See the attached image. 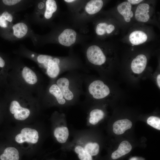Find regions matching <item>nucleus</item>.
<instances>
[{"label":"nucleus","instance_id":"2eb2a0df","mask_svg":"<svg viewBox=\"0 0 160 160\" xmlns=\"http://www.w3.org/2000/svg\"><path fill=\"white\" fill-rule=\"evenodd\" d=\"M132 149V146L128 141H123L119 144L118 149L112 153L111 158L113 159H118L128 153Z\"/></svg>","mask_w":160,"mask_h":160},{"label":"nucleus","instance_id":"f257e3e1","mask_svg":"<svg viewBox=\"0 0 160 160\" xmlns=\"http://www.w3.org/2000/svg\"><path fill=\"white\" fill-rule=\"evenodd\" d=\"M41 81L39 74L32 68L22 65H13L9 72L7 89L40 97L42 92Z\"/></svg>","mask_w":160,"mask_h":160},{"label":"nucleus","instance_id":"4be33fe9","mask_svg":"<svg viewBox=\"0 0 160 160\" xmlns=\"http://www.w3.org/2000/svg\"><path fill=\"white\" fill-rule=\"evenodd\" d=\"M104 115V113L102 110L98 109H94L89 113V122L91 124L95 125L103 118Z\"/></svg>","mask_w":160,"mask_h":160},{"label":"nucleus","instance_id":"0eeeda50","mask_svg":"<svg viewBox=\"0 0 160 160\" xmlns=\"http://www.w3.org/2000/svg\"><path fill=\"white\" fill-rule=\"evenodd\" d=\"M39 138L37 131L29 128H25L22 129L21 133L15 137L16 141L19 143L25 142L32 143L37 142Z\"/></svg>","mask_w":160,"mask_h":160},{"label":"nucleus","instance_id":"2f4dec72","mask_svg":"<svg viewBox=\"0 0 160 160\" xmlns=\"http://www.w3.org/2000/svg\"><path fill=\"white\" fill-rule=\"evenodd\" d=\"M130 160H137V158H136L134 157L131 158Z\"/></svg>","mask_w":160,"mask_h":160},{"label":"nucleus","instance_id":"4468645a","mask_svg":"<svg viewBox=\"0 0 160 160\" xmlns=\"http://www.w3.org/2000/svg\"><path fill=\"white\" fill-rule=\"evenodd\" d=\"M48 94L50 97H54L59 104L63 105L65 104L66 100L60 89L55 83L50 85L48 89Z\"/></svg>","mask_w":160,"mask_h":160},{"label":"nucleus","instance_id":"7c9ffc66","mask_svg":"<svg viewBox=\"0 0 160 160\" xmlns=\"http://www.w3.org/2000/svg\"><path fill=\"white\" fill-rule=\"evenodd\" d=\"M65 1V2H72L73 1H75V0H64Z\"/></svg>","mask_w":160,"mask_h":160},{"label":"nucleus","instance_id":"423d86ee","mask_svg":"<svg viewBox=\"0 0 160 160\" xmlns=\"http://www.w3.org/2000/svg\"><path fill=\"white\" fill-rule=\"evenodd\" d=\"M87 57L89 61L96 65H101L106 61V58L101 49L96 45L89 47L87 51Z\"/></svg>","mask_w":160,"mask_h":160},{"label":"nucleus","instance_id":"39448f33","mask_svg":"<svg viewBox=\"0 0 160 160\" xmlns=\"http://www.w3.org/2000/svg\"><path fill=\"white\" fill-rule=\"evenodd\" d=\"M88 89L90 94L97 99L105 98L110 92L108 87L100 80H96L91 82L89 86Z\"/></svg>","mask_w":160,"mask_h":160},{"label":"nucleus","instance_id":"f03ea898","mask_svg":"<svg viewBox=\"0 0 160 160\" xmlns=\"http://www.w3.org/2000/svg\"><path fill=\"white\" fill-rule=\"evenodd\" d=\"M23 93L7 89L4 96L10 100L9 111L18 120H25L28 117L31 112L30 109L23 106L21 104Z\"/></svg>","mask_w":160,"mask_h":160},{"label":"nucleus","instance_id":"6ab92c4d","mask_svg":"<svg viewBox=\"0 0 160 160\" xmlns=\"http://www.w3.org/2000/svg\"><path fill=\"white\" fill-rule=\"evenodd\" d=\"M131 4L128 1H124L120 4L117 6L118 12L122 15L126 22L127 18H131L133 15L132 12L131 11Z\"/></svg>","mask_w":160,"mask_h":160},{"label":"nucleus","instance_id":"b1692460","mask_svg":"<svg viewBox=\"0 0 160 160\" xmlns=\"http://www.w3.org/2000/svg\"><path fill=\"white\" fill-rule=\"evenodd\" d=\"M13 20V16L11 14L7 11H4L0 15V27L6 28L9 23H11Z\"/></svg>","mask_w":160,"mask_h":160},{"label":"nucleus","instance_id":"9b49d317","mask_svg":"<svg viewBox=\"0 0 160 160\" xmlns=\"http://www.w3.org/2000/svg\"><path fill=\"white\" fill-rule=\"evenodd\" d=\"M147 63L146 57L143 54L139 55L132 61L131 65V69L135 73H140L145 68Z\"/></svg>","mask_w":160,"mask_h":160},{"label":"nucleus","instance_id":"f3484780","mask_svg":"<svg viewBox=\"0 0 160 160\" xmlns=\"http://www.w3.org/2000/svg\"><path fill=\"white\" fill-rule=\"evenodd\" d=\"M147 39V36L143 31H136L131 33L129 36L130 42L134 45H138L145 42Z\"/></svg>","mask_w":160,"mask_h":160},{"label":"nucleus","instance_id":"aec40b11","mask_svg":"<svg viewBox=\"0 0 160 160\" xmlns=\"http://www.w3.org/2000/svg\"><path fill=\"white\" fill-rule=\"evenodd\" d=\"M14 35L18 39H21L27 34L28 28L25 23L20 22L14 24L12 27Z\"/></svg>","mask_w":160,"mask_h":160},{"label":"nucleus","instance_id":"ddd939ff","mask_svg":"<svg viewBox=\"0 0 160 160\" xmlns=\"http://www.w3.org/2000/svg\"><path fill=\"white\" fill-rule=\"evenodd\" d=\"M132 126V122L128 119L118 120L113 124V131L116 135H121L126 130L130 129Z\"/></svg>","mask_w":160,"mask_h":160},{"label":"nucleus","instance_id":"1a4fd4ad","mask_svg":"<svg viewBox=\"0 0 160 160\" xmlns=\"http://www.w3.org/2000/svg\"><path fill=\"white\" fill-rule=\"evenodd\" d=\"M76 36V33L73 30L65 29L59 36V42L63 45L70 46L75 42Z\"/></svg>","mask_w":160,"mask_h":160},{"label":"nucleus","instance_id":"f8f14e48","mask_svg":"<svg viewBox=\"0 0 160 160\" xmlns=\"http://www.w3.org/2000/svg\"><path fill=\"white\" fill-rule=\"evenodd\" d=\"M150 7L148 4L143 3L139 4L136 9L135 17L138 21L146 22H147L150 18L148 14Z\"/></svg>","mask_w":160,"mask_h":160},{"label":"nucleus","instance_id":"bb28decb","mask_svg":"<svg viewBox=\"0 0 160 160\" xmlns=\"http://www.w3.org/2000/svg\"><path fill=\"white\" fill-rule=\"evenodd\" d=\"M22 1L20 0H3L2 1L5 5L11 6L16 5L20 2Z\"/></svg>","mask_w":160,"mask_h":160},{"label":"nucleus","instance_id":"dca6fc26","mask_svg":"<svg viewBox=\"0 0 160 160\" xmlns=\"http://www.w3.org/2000/svg\"><path fill=\"white\" fill-rule=\"evenodd\" d=\"M54 134L57 141L60 143L63 144L66 142L69 137V129L65 125L60 126L55 128Z\"/></svg>","mask_w":160,"mask_h":160},{"label":"nucleus","instance_id":"5701e85b","mask_svg":"<svg viewBox=\"0 0 160 160\" xmlns=\"http://www.w3.org/2000/svg\"><path fill=\"white\" fill-rule=\"evenodd\" d=\"M56 2L54 0H47L46 2V10L44 16L47 19H49L52 16L53 14L57 9Z\"/></svg>","mask_w":160,"mask_h":160},{"label":"nucleus","instance_id":"6e6552de","mask_svg":"<svg viewBox=\"0 0 160 160\" xmlns=\"http://www.w3.org/2000/svg\"><path fill=\"white\" fill-rule=\"evenodd\" d=\"M55 83L60 89L66 100L70 101L73 100L74 95L69 88L70 82L68 79L60 78L57 79Z\"/></svg>","mask_w":160,"mask_h":160},{"label":"nucleus","instance_id":"7ed1b4c3","mask_svg":"<svg viewBox=\"0 0 160 160\" xmlns=\"http://www.w3.org/2000/svg\"><path fill=\"white\" fill-rule=\"evenodd\" d=\"M32 58L35 61L49 77L54 79L60 73V59L45 55H35L32 54Z\"/></svg>","mask_w":160,"mask_h":160},{"label":"nucleus","instance_id":"cd10ccee","mask_svg":"<svg viewBox=\"0 0 160 160\" xmlns=\"http://www.w3.org/2000/svg\"><path fill=\"white\" fill-rule=\"evenodd\" d=\"M115 29L114 26L112 24L108 25L106 28V32L107 33H111Z\"/></svg>","mask_w":160,"mask_h":160},{"label":"nucleus","instance_id":"412c9836","mask_svg":"<svg viewBox=\"0 0 160 160\" xmlns=\"http://www.w3.org/2000/svg\"><path fill=\"white\" fill-rule=\"evenodd\" d=\"M19 158L18 150L13 147L6 148L0 156L1 160H18Z\"/></svg>","mask_w":160,"mask_h":160},{"label":"nucleus","instance_id":"c756f323","mask_svg":"<svg viewBox=\"0 0 160 160\" xmlns=\"http://www.w3.org/2000/svg\"><path fill=\"white\" fill-rule=\"evenodd\" d=\"M157 83L159 87H160V75L159 74L157 77Z\"/></svg>","mask_w":160,"mask_h":160},{"label":"nucleus","instance_id":"a878e982","mask_svg":"<svg viewBox=\"0 0 160 160\" xmlns=\"http://www.w3.org/2000/svg\"><path fill=\"white\" fill-rule=\"evenodd\" d=\"M108 25L105 23H100L97 26L96 32L99 35H102L106 32V28Z\"/></svg>","mask_w":160,"mask_h":160},{"label":"nucleus","instance_id":"a211bd4d","mask_svg":"<svg viewBox=\"0 0 160 160\" xmlns=\"http://www.w3.org/2000/svg\"><path fill=\"white\" fill-rule=\"evenodd\" d=\"M103 2L101 0H92L89 1L85 7L86 12L90 15L98 12L102 9Z\"/></svg>","mask_w":160,"mask_h":160},{"label":"nucleus","instance_id":"9d476101","mask_svg":"<svg viewBox=\"0 0 160 160\" xmlns=\"http://www.w3.org/2000/svg\"><path fill=\"white\" fill-rule=\"evenodd\" d=\"M10 67L6 60L0 55V87L5 89L8 86L7 79Z\"/></svg>","mask_w":160,"mask_h":160},{"label":"nucleus","instance_id":"473e14b6","mask_svg":"<svg viewBox=\"0 0 160 160\" xmlns=\"http://www.w3.org/2000/svg\"><path fill=\"white\" fill-rule=\"evenodd\" d=\"M134 45H133V44H132V46H134Z\"/></svg>","mask_w":160,"mask_h":160},{"label":"nucleus","instance_id":"c85d7f7f","mask_svg":"<svg viewBox=\"0 0 160 160\" xmlns=\"http://www.w3.org/2000/svg\"><path fill=\"white\" fill-rule=\"evenodd\" d=\"M142 0H128L127 1L131 4H137L142 1Z\"/></svg>","mask_w":160,"mask_h":160},{"label":"nucleus","instance_id":"393cba45","mask_svg":"<svg viewBox=\"0 0 160 160\" xmlns=\"http://www.w3.org/2000/svg\"><path fill=\"white\" fill-rule=\"evenodd\" d=\"M147 124L153 128L160 130V119L159 118L151 116H150L147 121Z\"/></svg>","mask_w":160,"mask_h":160},{"label":"nucleus","instance_id":"20e7f679","mask_svg":"<svg viewBox=\"0 0 160 160\" xmlns=\"http://www.w3.org/2000/svg\"><path fill=\"white\" fill-rule=\"evenodd\" d=\"M74 150L80 160H92V156L98 153L100 146L96 142L80 139L77 141Z\"/></svg>","mask_w":160,"mask_h":160}]
</instances>
